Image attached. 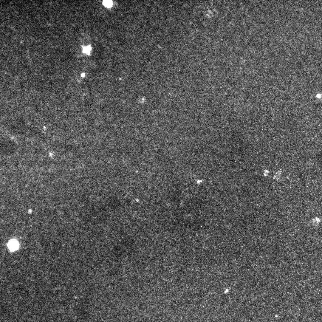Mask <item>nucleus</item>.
I'll return each mask as SVG.
<instances>
[{
	"label": "nucleus",
	"instance_id": "nucleus-5",
	"mask_svg": "<svg viewBox=\"0 0 322 322\" xmlns=\"http://www.w3.org/2000/svg\"><path fill=\"white\" fill-rule=\"evenodd\" d=\"M117 201L115 198L114 197H110L107 201V205L109 208L112 210H114L117 207Z\"/></svg>",
	"mask_w": 322,
	"mask_h": 322
},
{
	"label": "nucleus",
	"instance_id": "nucleus-6",
	"mask_svg": "<svg viewBox=\"0 0 322 322\" xmlns=\"http://www.w3.org/2000/svg\"><path fill=\"white\" fill-rule=\"evenodd\" d=\"M271 172L269 169L265 168L262 170V175L264 178H269L271 176Z\"/></svg>",
	"mask_w": 322,
	"mask_h": 322
},
{
	"label": "nucleus",
	"instance_id": "nucleus-4",
	"mask_svg": "<svg viewBox=\"0 0 322 322\" xmlns=\"http://www.w3.org/2000/svg\"><path fill=\"white\" fill-rule=\"evenodd\" d=\"M101 1V5L103 7L106 9H111L114 6V2L112 0H104Z\"/></svg>",
	"mask_w": 322,
	"mask_h": 322
},
{
	"label": "nucleus",
	"instance_id": "nucleus-3",
	"mask_svg": "<svg viewBox=\"0 0 322 322\" xmlns=\"http://www.w3.org/2000/svg\"><path fill=\"white\" fill-rule=\"evenodd\" d=\"M19 244L17 240L13 239L10 240L8 243L7 246L10 250L14 251L17 249L19 247Z\"/></svg>",
	"mask_w": 322,
	"mask_h": 322
},
{
	"label": "nucleus",
	"instance_id": "nucleus-1",
	"mask_svg": "<svg viewBox=\"0 0 322 322\" xmlns=\"http://www.w3.org/2000/svg\"><path fill=\"white\" fill-rule=\"evenodd\" d=\"M81 53L87 57H90L93 52V46L92 44L80 45Z\"/></svg>",
	"mask_w": 322,
	"mask_h": 322
},
{
	"label": "nucleus",
	"instance_id": "nucleus-2",
	"mask_svg": "<svg viewBox=\"0 0 322 322\" xmlns=\"http://www.w3.org/2000/svg\"><path fill=\"white\" fill-rule=\"evenodd\" d=\"M283 173L282 170L278 169L275 171L271 177L273 180L276 182H280L283 180Z\"/></svg>",
	"mask_w": 322,
	"mask_h": 322
}]
</instances>
